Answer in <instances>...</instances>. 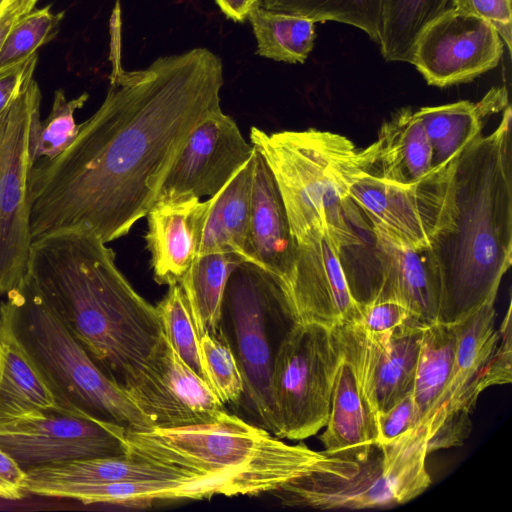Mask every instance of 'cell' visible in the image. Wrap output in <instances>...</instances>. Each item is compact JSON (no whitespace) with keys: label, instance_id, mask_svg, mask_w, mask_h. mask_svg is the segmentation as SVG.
Instances as JSON below:
<instances>
[{"label":"cell","instance_id":"9c48e42d","mask_svg":"<svg viewBox=\"0 0 512 512\" xmlns=\"http://www.w3.org/2000/svg\"><path fill=\"white\" fill-rule=\"evenodd\" d=\"M223 310L231 324L243 395L261 426L274 434L271 375L275 352L268 324L283 312L273 277L254 264L241 262L227 280Z\"/></svg>","mask_w":512,"mask_h":512},{"label":"cell","instance_id":"7dc6e473","mask_svg":"<svg viewBox=\"0 0 512 512\" xmlns=\"http://www.w3.org/2000/svg\"><path fill=\"white\" fill-rule=\"evenodd\" d=\"M12 2L16 3L20 9L25 13H29L33 10L36 2L38 0H11Z\"/></svg>","mask_w":512,"mask_h":512},{"label":"cell","instance_id":"e575fe53","mask_svg":"<svg viewBox=\"0 0 512 512\" xmlns=\"http://www.w3.org/2000/svg\"><path fill=\"white\" fill-rule=\"evenodd\" d=\"M199 345L202 369L210 387L224 404L238 402L243 396V379L222 327L200 336Z\"/></svg>","mask_w":512,"mask_h":512},{"label":"cell","instance_id":"d6986e66","mask_svg":"<svg viewBox=\"0 0 512 512\" xmlns=\"http://www.w3.org/2000/svg\"><path fill=\"white\" fill-rule=\"evenodd\" d=\"M355 162L363 173L395 185L409 186L425 179L435 168L417 110L402 108L394 113L382 124L377 139L357 150Z\"/></svg>","mask_w":512,"mask_h":512},{"label":"cell","instance_id":"2e32d148","mask_svg":"<svg viewBox=\"0 0 512 512\" xmlns=\"http://www.w3.org/2000/svg\"><path fill=\"white\" fill-rule=\"evenodd\" d=\"M425 326L410 322L381 335L368 334L355 324L333 328L336 342L353 364L375 415L412 392Z\"/></svg>","mask_w":512,"mask_h":512},{"label":"cell","instance_id":"ac0fdd59","mask_svg":"<svg viewBox=\"0 0 512 512\" xmlns=\"http://www.w3.org/2000/svg\"><path fill=\"white\" fill-rule=\"evenodd\" d=\"M211 197L157 198L146 217L145 236L158 284L179 283L198 256Z\"/></svg>","mask_w":512,"mask_h":512},{"label":"cell","instance_id":"7bdbcfd3","mask_svg":"<svg viewBox=\"0 0 512 512\" xmlns=\"http://www.w3.org/2000/svg\"><path fill=\"white\" fill-rule=\"evenodd\" d=\"M38 61L35 54L0 70V118L33 79Z\"/></svg>","mask_w":512,"mask_h":512},{"label":"cell","instance_id":"7402d4cb","mask_svg":"<svg viewBox=\"0 0 512 512\" xmlns=\"http://www.w3.org/2000/svg\"><path fill=\"white\" fill-rule=\"evenodd\" d=\"M31 494L67 498L84 504L134 505L158 500L205 499L215 495L235 496V488L225 479L203 475L188 480H140L112 483L53 484Z\"/></svg>","mask_w":512,"mask_h":512},{"label":"cell","instance_id":"cb8c5ba5","mask_svg":"<svg viewBox=\"0 0 512 512\" xmlns=\"http://www.w3.org/2000/svg\"><path fill=\"white\" fill-rule=\"evenodd\" d=\"M370 233L379 262L378 289L374 299L390 298L400 302L424 325L437 321L438 294L424 250L398 243L376 230L371 229Z\"/></svg>","mask_w":512,"mask_h":512},{"label":"cell","instance_id":"d6a6232c","mask_svg":"<svg viewBox=\"0 0 512 512\" xmlns=\"http://www.w3.org/2000/svg\"><path fill=\"white\" fill-rule=\"evenodd\" d=\"M265 9L316 22L336 21L365 32L380 43L383 0H260Z\"/></svg>","mask_w":512,"mask_h":512},{"label":"cell","instance_id":"836d02e7","mask_svg":"<svg viewBox=\"0 0 512 512\" xmlns=\"http://www.w3.org/2000/svg\"><path fill=\"white\" fill-rule=\"evenodd\" d=\"M88 97L87 93H83L68 100L63 90L55 91L51 112L43 122L40 121V104L35 106L28 133L31 167L39 160L57 157L72 144L79 131L75 111L84 106Z\"/></svg>","mask_w":512,"mask_h":512},{"label":"cell","instance_id":"52a82bcc","mask_svg":"<svg viewBox=\"0 0 512 512\" xmlns=\"http://www.w3.org/2000/svg\"><path fill=\"white\" fill-rule=\"evenodd\" d=\"M428 425L420 424L359 460L330 455L320 468L272 491L290 507L319 510L385 509L405 504L430 485L426 468Z\"/></svg>","mask_w":512,"mask_h":512},{"label":"cell","instance_id":"c3c4849f","mask_svg":"<svg viewBox=\"0 0 512 512\" xmlns=\"http://www.w3.org/2000/svg\"><path fill=\"white\" fill-rule=\"evenodd\" d=\"M11 0H0V16L6 9V7L9 5Z\"/></svg>","mask_w":512,"mask_h":512},{"label":"cell","instance_id":"60d3db41","mask_svg":"<svg viewBox=\"0 0 512 512\" xmlns=\"http://www.w3.org/2000/svg\"><path fill=\"white\" fill-rule=\"evenodd\" d=\"M451 8L477 16L490 23L509 52L512 45L511 0H449Z\"/></svg>","mask_w":512,"mask_h":512},{"label":"cell","instance_id":"5b68a950","mask_svg":"<svg viewBox=\"0 0 512 512\" xmlns=\"http://www.w3.org/2000/svg\"><path fill=\"white\" fill-rule=\"evenodd\" d=\"M250 140L273 173L295 244L326 231L344 249L362 244L370 225L349 194L357 152L350 139L314 128L268 134L252 127Z\"/></svg>","mask_w":512,"mask_h":512},{"label":"cell","instance_id":"d590c367","mask_svg":"<svg viewBox=\"0 0 512 512\" xmlns=\"http://www.w3.org/2000/svg\"><path fill=\"white\" fill-rule=\"evenodd\" d=\"M156 307L163 333L175 352L193 371L205 379L201 365L199 336L181 285H169L166 295Z\"/></svg>","mask_w":512,"mask_h":512},{"label":"cell","instance_id":"277c9868","mask_svg":"<svg viewBox=\"0 0 512 512\" xmlns=\"http://www.w3.org/2000/svg\"><path fill=\"white\" fill-rule=\"evenodd\" d=\"M126 454L227 480L238 495L271 493L322 467L330 455L290 445L226 410L200 424L125 430Z\"/></svg>","mask_w":512,"mask_h":512},{"label":"cell","instance_id":"ba28073f","mask_svg":"<svg viewBox=\"0 0 512 512\" xmlns=\"http://www.w3.org/2000/svg\"><path fill=\"white\" fill-rule=\"evenodd\" d=\"M340 358L333 329L291 324L273 358L275 436L304 440L325 427Z\"/></svg>","mask_w":512,"mask_h":512},{"label":"cell","instance_id":"8fae6325","mask_svg":"<svg viewBox=\"0 0 512 512\" xmlns=\"http://www.w3.org/2000/svg\"><path fill=\"white\" fill-rule=\"evenodd\" d=\"M40 102V88L32 79L0 118V296L27 273L32 243L28 133L33 109Z\"/></svg>","mask_w":512,"mask_h":512},{"label":"cell","instance_id":"f6af8a7d","mask_svg":"<svg viewBox=\"0 0 512 512\" xmlns=\"http://www.w3.org/2000/svg\"><path fill=\"white\" fill-rule=\"evenodd\" d=\"M224 15L235 21L244 22L260 0H215Z\"/></svg>","mask_w":512,"mask_h":512},{"label":"cell","instance_id":"484cf974","mask_svg":"<svg viewBox=\"0 0 512 512\" xmlns=\"http://www.w3.org/2000/svg\"><path fill=\"white\" fill-rule=\"evenodd\" d=\"M505 87L492 88L480 101L462 100L417 110L433 152V168L452 162L482 135L485 120L508 106Z\"/></svg>","mask_w":512,"mask_h":512},{"label":"cell","instance_id":"ee69618b","mask_svg":"<svg viewBox=\"0 0 512 512\" xmlns=\"http://www.w3.org/2000/svg\"><path fill=\"white\" fill-rule=\"evenodd\" d=\"M26 472L4 450L0 448V498L5 500L22 499Z\"/></svg>","mask_w":512,"mask_h":512},{"label":"cell","instance_id":"7a4b0ae2","mask_svg":"<svg viewBox=\"0 0 512 512\" xmlns=\"http://www.w3.org/2000/svg\"><path fill=\"white\" fill-rule=\"evenodd\" d=\"M27 274L96 364L118 383L163 334L160 316L115 263L113 250L84 227L32 240Z\"/></svg>","mask_w":512,"mask_h":512},{"label":"cell","instance_id":"ffe728a7","mask_svg":"<svg viewBox=\"0 0 512 512\" xmlns=\"http://www.w3.org/2000/svg\"><path fill=\"white\" fill-rule=\"evenodd\" d=\"M496 299L487 300L453 323L456 332L453 372L445 394L426 422L428 429L451 413H472L483 392L481 378L498 336L495 328Z\"/></svg>","mask_w":512,"mask_h":512},{"label":"cell","instance_id":"603a6c76","mask_svg":"<svg viewBox=\"0 0 512 512\" xmlns=\"http://www.w3.org/2000/svg\"><path fill=\"white\" fill-rule=\"evenodd\" d=\"M340 353L329 416L319 439L324 453L359 460L377 443L376 415L364 396L353 364L341 350Z\"/></svg>","mask_w":512,"mask_h":512},{"label":"cell","instance_id":"6da1fadb","mask_svg":"<svg viewBox=\"0 0 512 512\" xmlns=\"http://www.w3.org/2000/svg\"><path fill=\"white\" fill-rule=\"evenodd\" d=\"M117 42L106 97L72 144L29 170L32 240L84 227L104 243L129 233L155 202L191 131L220 107L223 64L207 48L126 71Z\"/></svg>","mask_w":512,"mask_h":512},{"label":"cell","instance_id":"5bb4252c","mask_svg":"<svg viewBox=\"0 0 512 512\" xmlns=\"http://www.w3.org/2000/svg\"><path fill=\"white\" fill-rule=\"evenodd\" d=\"M288 276L276 284L281 310L291 324H319L333 329L356 324L360 305L354 299L341 262L344 250L326 231L295 244Z\"/></svg>","mask_w":512,"mask_h":512},{"label":"cell","instance_id":"f546056e","mask_svg":"<svg viewBox=\"0 0 512 512\" xmlns=\"http://www.w3.org/2000/svg\"><path fill=\"white\" fill-rule=\"evenodd\" d=\"M455 350L453 323L435 321L425 326L412 389L421 423L427 422L446 392L453 372Z\"/></svg>","mask_w":512,"mask_h":512},{"label":"cell","instance_id":"30bf717a","mask_svg":"<svg viewBox=\"0 0 512 512\" xmlns=\"http://www.w3.org/2000/svg\"><path fill=\"white\" fill-rule=\"evenodd\" d=\"M457 157L409 186L367 175L357 169L355 162L349 177L350 197L367 219L370 230L423 251L451 223L452 178Z\"/></svg>","mask_w":512,"mask_h":512},{"label":"cell","instance_id":"f1b7e54d","mask_svg":"<svg viewBox=\"0 0 512 512\" xmlns=\"http://www.w3.org/2000/svg\"><path fill=\"white\" fill-rule=\"evenodd\" d=\"M241 262L244 261L233 253L197 256L179 282L199 337L221 327L227 280Z\"/></svg>","mask_w":512,"mask_h":512},{"label":"cell","instance_id":"b9f144b4","mask_svg":"<svg viewBox=\"0 0 512 512\" xmlns=\"http://www.w3.org/2000/svg\"><path fill=\"white\" fill-rule=\"evenodd\" d=\"M472 430L471 413L458 411L445 416L428 429V454L441 449L461 446Z\"/></svg>","mask_w":512,"mask_h":512},{"label":"cell","instance_id":"83f0119b","mask_svg":"<svg viewBox=\"0 0 512 512\" xmlns=\"http://www.w3.org/2000/svg\"><path fill=\"white\" fill-rule=\"evenodd\" d=\"M60 408L39 372L0 325V421Z\"/></svg>","mask_w":512,"mask_h":512},{"label":"cell","instance_id":"3957f363","mask_svg":"<svg viewBox=\"0 0 512 512\" xmlns=\"http://www.w3.org/2000/svg\"><path fill=\"white\" fill-rule=\"evenodd\" d=\"M512 112L458 155L450 225L424 250L437 321L454 323L489 299L512 262Z\"/></svg>","mask_w":512,"mask_h":512},{"label":"cell","instance_id":"8992f818","mask_svg":"<svg viewBox=\"0 0 512 512\" xmlns=\"http://www.w3.org/2000/svg\"><path fill=\"white\" fill-rule=\"evenodd\" d=\"M0 303L5 327L63 410L132 429L151 425L123 387L108 376L45 302L26 273Z\"/></svg>","mask_w":512,"mask_h":512},{"label":"cell","instance_id":"7c38bea8","mask_svg":"<svg viewBox=\"0 0 512 512\" xmlns=\"http://www.w3.org/2000/svg\"><path fill=\"white\" fill-rule=\"evenodd\" d=\"M126 427L63 409L0 421V448L26 472L60 462L126 454Z\"/></svg>","mask_w":512,"mask_h":512},{"label":"cell","instance_id":"9a60e30c","mask_svg":"<svg viewBox=\"0 0 512 512\" xmlns=\"http://www.w3.org/2000/svg\"><path fill=\"white\" fill-rule=\"evenodd\" d=\"M504 45L490 23L448 7L420 34L410 63L429 85L444 88L495 68Z\"/></svg>","mask_w":512,"mask_h":512},{"label":"cell","instance_id":"44dd1931","mask_svg":"<svg viewBox=\"0 0 512 512\" xmlns=\"http://www.w3.org/2000/svg\"><path fill=\"white\" fill-rule=\"evenodd\" d=\"M253 160L251 246L257 266L268 272L278 284L292 268L296 245L273 173L255 147Z\"/></svg>","mask_w":512,"mask_h":512},{"label":"cell","instance_id":"e0dca14e","mask_svg":"<svg viewBox=\"0 0 512 512\" xmlns=\"http://www.w3.org/2000/svg\"><path fill=\"white\" fill-rule=\"evenodd\" d=\"M253 151L235 121L218 109L191 131L157 198L212 197L251 159Z\"/></svg>","mask_w":512,"mask_h":512},{"label":"cell","instance_id":"4fadbf2b","mask_svg":"<svg viewBox=\"0 0 512 512\" xmlns=\"http://www.w3.org/2000/svg\"><path fill=\"white\" fill-rule=\"evenodd\" d=\"M119 384L151 428L205 423L226 410L208 382L178 356L164 333Z\"/></svg>","mask_w":512,"mask_h":512},{"label":"cell","instance_id":"4dcf8cb0","mask_svg":"<svg viewBox=\"0 0 512 512\" xmlns=\"http://www.w3.org/2000/svg\"><path fill=\"white\" fill-rule=\"evenodd\" d=\"M248 20L257 41L256 53L261 57L304 63L314 47L315 23L309 19L258 5Z\"/></svg>","mask_w":512,"mask_h":512},{"label":"cell","instance_id":"74e56055","mask_svg":"<svg viewBox=\"0 0 512 512\" xmlns=\"http://www.w3.org/2000/svg\"><path fill=\"white\" fill-rule=\"evenodd\" d=\"M415 321L419 322L400 302L376 298L360 305V318L355 325L368 334L381 335Z\"/></svg>","mask_w":512,"mask_h":512},{"label":"cell","instance_id":"ab89813d","mask_svg":"<svg viewBox=\"0 0 512 512\" xmlns=\"http://www.w3.org/2000/svg\"><path fill=\"white\" fill-rule=\"evenodd\" d=\"M420 424V412L411 392L388 410L376 414V444L390 443Z\"/></svg>","mask_w":512,"mask_h":512},{"label":"cell","instance_id":"bcb514c9","mask_svg":"<svg viewBox=\"0 0 512 512\" xmlns=\"http://www.w3.org/2000/svg\"><path fill=\"white\" fill-rule=\"evenodd\" d=\"M23 15H25V13L20 9V7L16 3L10 1L9 5L0 16V48L15 21Z\"/></svg>","mask_w":512,"mask_h":512},{"label":"cell","instance_id":"f35d334b","mask_svg":"<svg viewBox=\"0 0 512 512\" xmlns=\"http://www.w3.org/2000/svg\"><path fill=\"white\" fill-rule=\"evenodd\" d=\"M512 320L511 301L506 314L497 329L498 336L483 372L481 390L495 386L510 384L512 380Z\"/></svg>","mask_w":512,"mask_h":512},{"label":"cell","instance_id":"d4e9b609","mask_svg":"<svg viewBox=\"0 0 512 512\" xmlns=\"http://www.w3.org/2000/svg\"><path fill=\"white\" fill-rule=\"evenodd\" d=\"M203 475L123 454L76 459L26 471L24 489L53 484L112 483L140 480H188Z\"/></svg>","mask_w":512,"mask_h":512},{"label":"cell","instance_id":"8d00e7d4","mask_svg":"<svg viewBox=\"0 0 512 512\" xmlns=\"http://www.w3.org/2000/svg\"><path fill=\"white\" fill-rule=\"evenodd\" d=\"M64 12L53 13L50 7L32 10L19 17L0 48V70L25 60L56 35Z\"/></svg>","mask_w":512,"mask_h":512},{"label":"cell","instance_id":"1f68e13d","mask_svg":"<svg viewBox=\"0 0 512 512\" xmlns=\"http://www.w3.org/2000/svg\"><path fill=\"white\" fill-rule=\"evenodd\" d=\"M449 0H383L381 54L386 61L410 63L424 29L448 8Z\"/></svg>","mask_w":512,"mask_h":512},{"label":"cell","instance_id":"4316f807","mask_svg":"<svg viewBox=\"0 0 512 512\" xmlns=\"http://www.w3.org/2000/svg\"><path fill=\"white\" fill-rule=\"evenodd\" d=\"M253 168L252 155L230 181L211 197L198 256L233 253L244 262L257 266L250 241Z\"/></svg>","mask_w":512,"mask_h":512}]
</instances>
